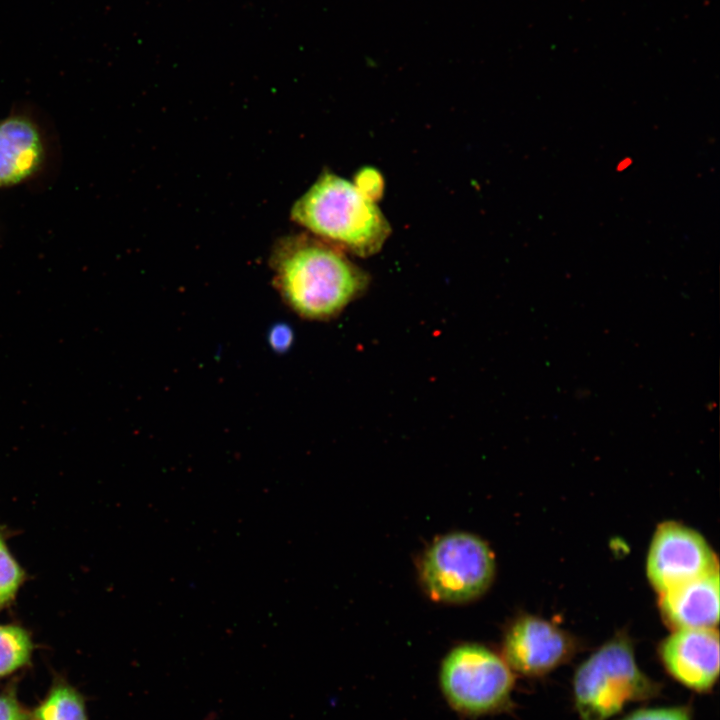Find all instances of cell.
<instances>
[{"label": "cell", "mask_w": 720, "mask_h": 720, "mask_svg": "<svg viewBox=\"0 0 720 720\" xmlns=\"http://www.w3.org/2000/svg\"><path fill=\"white\" fill-rule=\"evenodd\" d=\"M271 264L282 299L309 320L337 317L370 283L368 273L343 250L306 234L280 240Z\"/></svg>", "instance_id": "1"}, {"label": "cell", "mask_w": 720, "mask_h": 720, "mask_svg": "<svg viewBox=\"0 0 720 720\" xmlns=\"http://www.w3.org/2000/svg\"><path fill=\"white\" fill-rule=\"evenodd\" d=\"M291 217L316 237L360 257L379 252L391 234L374 200L330 172L323 173L296 201Z\"/></svg>", "instance_id": "2"}, {"label": "cell", "mask_w": 720, "mask_h": 720, "mask_svg": "<svg viewBox=\"0 0 720 720\" xmlns=\"http://www.w3.org/2000/svg\"><path fill=\"white\" fill-rule=\"evenodd\" d=\"M662 684L638 666L632 640L619 633L575 670L573 701L579 720H608L629 703L651 700Z\"/></svg>", "instance_id": "3"}, {"label": "cell", "mask_w": 720, "mask_h": 720, "mask_svg": "<svg viewBox=\"0 0 720 720\" xmlns=\"http://www.w3.org/2000/svg\"><path fill=\"white\" fill-rule=\"evenodd\" d=\"M439 688L457 714L477 718L512 706L515 674L502 656L476 643L452 648L442 660Z\"/></svg>", "instance_id": "4"}, {"label": "cell", "mask_w": 720, "mask_h": 720, "mask_svg": "<svg viewBox=\"0 0 720 720\" xmlns=\"http://www.w3.org/2000/svg\"><path fill=\"white\" fill-rule=\"evenodd\" d=\"M494 557L484 541L468 533L436 540L421 564L425 590L439 601L466 602L480 596L494 576Z\"/></svg>", "instance_id": "5"}, {"label": "cell", "mask_w": 720, "mask_h": 720, "mask_svg": "<svg viewBox=\"0 0 720 720\" xmlns=\"http://www.w3.org/2000/svg\"><path fill=\"white\" fill-rule=\"evenodd\" d=\"M646 570L651 585L662 593L718 570V561L700 533L670 521L655 531Z\"/></svg>", "instance_id": "6"}, {"label": "cell", "mask_w": 720, "mask_h": 720, "mask_svg": "<svg viewBox=\"0 0 720 720\" xmlns=\"http://www.w3.org/2000/svg\"><path fill=\"white\" fill-rule=\"evenodd\" d=\"M577 648L575 639L552 622L523 616L507 629L502 657L514 674L536 678L570 661Z\"/></svg>", "instance_id": "7"}, {"label": "cell", "mask_w": 720, "mask_h": 720, "mask_svg": "<svg viewBox=\"0 0 720 720\" xmlns=\"http://www.w3.org/2000/svg\"><path fill=\"white\" fill-rule=\"evenodd\" d=\"M666 672L684 687L698 693L710 692L719 676V634L717 629H680L658 647Z\"/></svg>", "instance_id": "8"}, {"label": "cell", "mask_w": 720, "mask_h": 720, "mask_svg": "<svg viewBox=\"0 0 720 720\" xmlns=\"http://www.w3.org/2000/svg\"><path fill=\"white\" fill-rule=\"evenodd\" d=\"M48 159V142L30 114L13 112L0 120V188L21 185L38 176Z\"/></svg>", "instance_id": "9"}, {"label": "cell", "mask_w": 720, "mask_h": 720, "mask_svg": "<svg viewBox=\"0 0 720 720\" xmlns=\"http://www.w3.org/2000/svg\"><path fill=\"white\" fill-rule=\"evenodd\" d=\"M659 608L673 630L715 628L719 622V570L660 593Z\"/></svg>", "instance_id": "10"}, {"label": "cell", "mask_w": 720, "mask_h": 720, "mask_svg": "<svg viewBox=\"0 0 720 720\" xmlns=\"http://www.w3.org/2000/svg\"><path fill=\"white\" fill-rule=\"evenodd\" d=\"M33 720H88L80 694L66 684L56 685L36 708Z\"/></svg>", "instance_id": "11"}, {"label": "cell", "mask_w": 720, "mask_h": 720, "mask_svg": "<svg viewBox=\"0 0 720 720\" xmlns=\"http://www.w3.org/2000/svg\"><path fill=\"white\" fill-rule=\"evenodd\" d=\"M31 651V639L24 629L14 625H0V677L25 665Z\"/></svg>", "instance_id": "12"}, {"label": "cell", "mask_w": 720, "mask_h": 720, "mask_svg": "<svg viewBox=\"0 0 720 720\" xmlns=\"http://www.w3.org/2000/svg\"><path fill=\"white\" fill-rule=\"evenodd\" d=\"M22 580L23 572L0 535V608L13 599Z\"/></svg>", "instance_id": "13"}, {"label": "cell", "mask_w": 720, "mask_h": 720, "mask_svg": "<svg viewBox=\"0 0 720 720\" xmlns=\"http://www.w3.org/2000/svg\"><path fill=\"white\" fill-rule=\"evenodd\" d=\"M688 705L641 708L625 715L620 720H692Z\"/></svg>", "instance_id": "14"}, {"label": "cell", "mask_w": 720, "mask_h": 720, "mask_svg": "<svg viewBox=\"0 0 720 720\" xmlns=\"http://www.w3.org/2000/svg\"><path fill=\"white\" fill-rule=\"evenodd\" d=\"M0 720H28V714L12 696L0 695Z\"/></svg>", "instance_id": "15"}]
</instances>
